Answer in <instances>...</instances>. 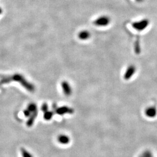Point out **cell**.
<instances>
[{"mask_svg": "<svg viewBox=\"0 0 157 157\" xmlns=\"http://www.w3.org/2000/svg\"><path fill=\"white\" fill-rule=\"evenodd\" d=\"M61 87H62V91H63V92L64 93L65 95L69 96L72 94V88H71V85L68 82L63 81L61 83Z\"/></svg>", "mask_w": 157, "mask_h": 157, "instance_id": "cell-5", "label": "cell"}, {"mask_svg": "<svg viewBox=\"0 0 157 157\" xmlns=\"http://www.w3.org/2000/svg\"><path fill=\"white\" fill-rule=\"evenodd\" d=\"M58 141L62 144H67L70 142V138L65 135V134H61L58 137Z\"/></svg>", "mask_w": 157, "mask_h": 157, "instance_id": "cell-7", "label": "cell"}, {"mask_svg": "<svg viewBox=\"0 0 157 157\" xmlns=\"http://www.w3.org/2000/svg\"><path fill=\"white\" fill-rule=\"evenodd\" d=\"M56 112L58 115H64L66 113H73L74 112V110L68 107L63 106L61 107H59L56 110Z\"/></svg>", "mask_w": 157, "mask_h": 157, "instance_id": "cell-4", "label": "cell"}, {"mask_svg": "<svg viewBox=\"0 0 157 157\" xmlns=\"http://www.w3.org/2000/svg\"><path fill=\"white\" fill-rule=\"evenodd\" d=\"M78 36L80 40H87L90 38V33L89 32H88L87 30H83V31H82L79 33Z\"/></svg>", "mask_w": 157, "mask_h": 157, "instance_id": "cell-8", "label": "cell"}, {"mask_svg": "<svg viewBox=\"0 0 157 157\" xmlns=\"http://www.w3.org/2000/svg\"><path fill=\"white\" fill-rule=\"evenodd\" d=\"M54 113L52 111H47L44 112V119L46 120H49L52 119Z\"/></svg>", "mask_w": 157, "mask_h": 157, "instance_id": "cell-11", "label": "cell"}, {"mask_svg": "<svg viewBox=\"0 0 157 157\" xmlns=\"http://www.w3.org/2000/svg\"><path fill=\"white\" fill-rule=\"evenodd\" d=\"M20 151H21V154L23 157H33V155L30 152H29L25 148H21Z\"/></svg>", "mask_w": 157, "mask_h": 157, "instance_id": "cell-12", "label": "cell"}, {"mask_svg": "<svg viewBox=\"0 0 157 157\" xmlns=\"http://www.w3.org/2000/svg\"><path fill=\"white\" fill-rule=\"evenodd\" d=\"M135 72V68L133 66H130L129 67V68L127 69V71L125 74V79H128L129 77H130L133 73Z\"/></svg>", "mask_w": 157, "mask_h": 157, "instance_id": "cell-10", "label": "cell"}, {"mask_svg": "<svg viewBox=\"0 0 157 157\" xmlns=\"http://www.w3.org/2000/svg\"><path fill=\"white\" fill-rule=\"evenodd\" d=\"M11 81H16L20 83L26 90H28L29 92H34L35 90V87L34 85L29 83L22 75L20 74H15L12 76L4 77L1 80V82L2 83H5L9 82Z\"/></svg>", "mask_w": 157, "mask_h": 157, "instance_id": "cell-1", "label": "cell"}, {"mask_svg": "<svg viewBox=\"0 0 157 157\" xmlns=\"http://www.w3.org/2000/svg\"><path fill=\"white\" fill-rule=\"evenodd\" d=\"M148 23H149V22L147 19H143L139 22H136L133 23L132 24V26L134 29H136L137 30L142 31L148 26Z\"/></svg>", "mask_w": 157, "mask_h": 157, "instance_id": "cell-2", "label": "cell"}, {"mask_svg": "<svg viewBox=\"0 0 157 157\" xmlns=\"http://www.w3.org/2000/svg\"><path fill=\"white\" fill-rule=\"evenodd\" d=\"M37 114H38L37 111L32 113L31 115L29 116V118L26 122V125H27L28 127L32 126V125H33V123L35 122V120L36 119V118H37Z\"/></svg>", "mask_w": 157, "mask_h": 157, "instance_id": "cell-6", "label": "cell"}, {"mask_svg": "<svg viewBox=\"0 0 157 157\" xmlns=\"http://www.w3.org/2000/svg\"><path fill=\"white\" fill-rule=\"evenodd\" d=\"M23 113H24V115H25V116L26 117H29V116L31 115V114H32V113L30 112V111L28 110V109L24 110Z\"/></svg>", "mask_w": 157, "mask_h": 157, "instance_id": "cell-15", "label": "cell"}, {"mask_svg": "<svg viewBox=\"0 0 157 157\" xmlns=\"http://www.w3.org/2000/svg\"><path fill=\"white\" fill-rule=\"evenodd\" d=\"M110 22V19L107 16H102L100 18L97 19L94 23L95 25L97 26H107Z\"/></svg>", "mask_w": 157, "mask_h": 157, "instance_id": "cell-3", "label": "cell"}, {"mask_svg": "<svg viewBox=\"0 0 157 157\" xmlns=\"http://www.w3.org/2000/svg\"><path fill=\"white\" fill-rule=\"evenodd\" d=\"M48 106L47 104V103L43 104L42 107H41V111L45 112L48 111Z\"/></svg>", "mask_w": 157, "mask_h": 157, "instance_id": "cell-14", "label": "cell"}, {"mask_svg": "<svg viewBox=\"0 0 157 157\" xmlns=\"http://www.w3.org/2000/svg\"><path fill=\"white\" fill-rule=\"evenodd\" d=\"M137 1H141V0H137Z\"/></svg>", "mask_w": 157, "mask_h": 157, "instance_id": "cell-17", "label": "cell"}, {"mask_svg": "<svg viewBox=\"0 0 157 157\" xmlns=\"http://www.w3.org/2000/svg\"><path fill=\"white\" fill-rule=\"evenodd\" d=\"M146 114L148 117L149 118L154 117L157 114V110L154 107L148 108L146 110Z\"/></svg>", "mask_w": 157, "mask_h": 157, "instance_id": "cell-9", "label": "cell"}, {"mask_svg": "<svg viewBox=\"0 0 157 157\" xmlns=\"http://www.w3.org/2000/svg\"><path fill=\"white\" fill-rule=\"evenodd\" d=\"M27 109H28V110L30 111L31 113L35 112L37 111V105L35 104H34V103H31V104L28 105Z\"/></svg>", "mask_w": 157, "mask_h": 157, "instance_id": "cell-13", "label": "cell"}, {"mask_svg": "<svg viewBox=\"0 0 157 157\" xmlns=\"http://www.w3.org/2000/svg\"><path fill=\"white\" fill-rule=\"evenodd\" d=\"M1 12H2V10H1V8H0V14H1Z\"/></svg>", "mask_w": 157, "mask_h": 157, "instance_id": "cell-16", "label": "cell"}]
</instances>
